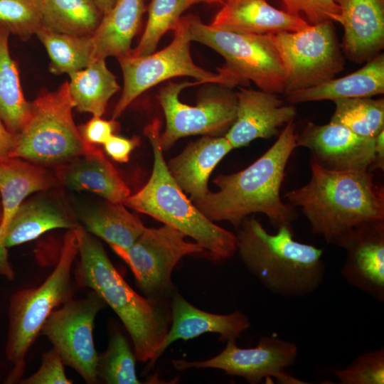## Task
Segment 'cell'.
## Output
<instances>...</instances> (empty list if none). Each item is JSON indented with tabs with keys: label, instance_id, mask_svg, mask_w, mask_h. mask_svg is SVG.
<instances>
[{
	"label": "cell",
	"instance_id": "f6af8a7d",
	"mask_svg": "<svg viewBox=\"0 0 384 384\" xmlns=\"http://www.w3.org/2000/svg\"><path fill=\"white\" fill-rule=\"evenodd\" d=\"M1 207L0 208V222H1Z\"/></svg>",
	"mask_w": 384,
	"mask_h": 384
},
{
	"label": "cell",
	"instance_id": "484cf974",
	"mask_svg": "<svg viewBox=\"0 0 384 384\" xmlns=\"http://www.w3.org/2000/svg\"><path fill=\"white\" fill-rule=\"evenodd\" d=\"M53 181L42 167L20 158L9 157L0 161V238L26 197L49 188Z\"/></svg>",
	"mask_w": 384,
	"mask_h": 384
},
{
	"label": "cell",
	"instance_id": "7a4b0ae2",
	"mask_svg": "<svg viewBox=\"0 0 384 384\" xmlns=\"http://www.w3.org/2000/svg\"><path fill=\"white\" fill-rule=\"evenodd\" d=\"M297 137L292 120L259 159L240 171L217 176L213 182L218 190L193 203L211 221H228L235 229L255 213L265 214L277 228L291 225L295 208L282 201L280 188L288 160L297 147Z\"/></svg>",
	"mask_w": 384,
	"mask_h": 384
},
{
	"label": "cell",
	"instance_id": "7bdbcfd3",
	"mask_svg": "<svg viewBox=\"0 0 384 384\" xmlns=\"http://www.w3.org/2000/svg\"><path fill=\"white\" fill-rule=\"evenodd\" d=\"M103 15L108 13L118 0H94Z\"/></svg>",
	"mask_w": 384,
	"mask_h": 384
},
{
	"label": "cell",
	"instance_id": "52a82bcc",
	"mask_svg": "<svg viewBox=\"0 0 384 384\" xmlns=\"http://www.w3.org/2000/svg\"><path fill=\"white\" fill-rule=\"evenodd\" d=\"M183 18L191 41L210 47L225 58V64L218 70L227 78L230 87L247 86L251 80L261 90L284 93V70L272 35L216 28L193 15Z\"/></svg>",
	"mask_w": 384,
	"mask_h": 384
},
{
	"label": "cell",
	"instance_id": "8992f818",
	"mask_svg": "<svg viewBox=\"0 0 384 384\" xmlns=\"http://www.w3.org/2000/svg\"><path fill=\"white\" fill-rule=\"evenodd\" d=\"M69 83L55 92L43 91L31 103L29 118L16 134L10 157L21 158L37 165L63 164L93 151L75 126Z\"/></svg>",
	"mask_w": 384,
	"mask_h": 384
},
{
	"label": "cell",
	"instance_id": "9c48e42d",
	"mask_svg": "<svg viewBox=\"0 0 384 384\" xmlns=\"http://www.w3.org/2000/svg\"><path fill=\"white\" fill-rule=\"evenodd\" d=\"M284 70V94L324 83L343 69L332 21L272 35Z\"/></svg>",
	"mask_w": 384,
	"mask_h": 384
},
{
	"label": "cell",
	"instance_id": "603a6c76",
	"mask_svg": "<svg viewBox=\"0 0 384 384\" xmlns=\"http://www.w3.org/2000/svg\"><path fill=\"white\" fill-rule=\"evenodd\" d=\"M232 149L225 137L204 136L190 143L167 166L178 186L193 201L210 191L208 181L211 172Z\"/></svg>",
	"mask_w": 384,
	"mask_h": 384
},
{
	"label": "cell",
	"instance_id": "3957f363",
	"mask_svg": "<svg viewBox=\"0 0 384 384\" xmlns=\"http://www.w3.org/2000/svg\"><path fill=\"white\" fill-rule=\"evenodd\" d=\"M74 230L80 256L75 270L78 284L95 291L112 309L132 338L136 358L150 363L170 327L169 300L138 294L115 269L100 242L83 227Z\"/></svg>",
	"mask_w": 384,
	"mask_h": 384
},
{
	"label": "cell",
	"instance_id": "6da1fadb",
	"mask_svg": "<svg viewBox=\"0 0 384 384\" xmlns=\"http://www.w3.org/2000/svg\"><path fill=\"white\" fill-rule=\"evenodd\" d=\"M311 177L285 194L299 208L311 232L338 245L355 230L384 222V188L370 171H336L310 159Z\"/></svg>",
	"mask_w": 384,
	"mask_h": 384
},
{
	"label": "cell",
	"instance_id": "1f68e13d",
	"mask_svg": "<svg viewBox=\"0 0 384 384\" xmlns=\"http://www.w3.org/2000/svg\"><path fill=\"white\" fill-rule=\"evenodd\" d=\"M335 110L330 122L341 124L355 134L375 137L384 129V100L350 97L334 100Z\"/></svg>",
	"mask_w": 384,
	"mask_h": 384
},
{
	"label": "cell",
	"instance_id": "44dd1931",
	"mask_svg": "<svg viewBox=\"0 0 384 384\" xmlns=\"http://www.w3.org/2000/svg\"><path fill=\"white\" fill-rule=\"evenodd\" d=\"M78 226L68 215L48 201L23 202L0 238V275L14 278L7 248L36 239L52 229L71 230Z\"/></svg>",
	"mask_w": 384,
	"mask_h": 384
},
{
	"label": "cell",
	"instance_id": "8fae6325",
	"mask_svg": "<svg viewBox=\"0 0 384 384\" xmlns=\"http://www.w3.org/2000/svg\"><path fill=\"white\" fill-rule=\"evenodd\" d=\"M186 237L164 224L158 228H146L127 250L111 247L129 266L144 297L169 300L175 291L171 274L179 261L187 255L204 254L198 243L186 241Z\"/></svg>",
	"mask_w": 384,
	"mask_h": 384
},
{
	"label": "cell",
	"instance_id": "ffe728a7",
	"mask_svg": "<svg viewBox=\"0 0 384 384\" xmlns=\"http://www.w3.org/2000/svg\"><path fill=\"white\" fill-rule=\"evenodd\" d=\"M210 25L219 29L260 35L296 32L310 26L300 16L277 9L266 0H225Z\"/></svg>",
	"mask_w": 384,
	"mask_h": 384
},
{
	"label": "cell",
	"instance_id": "836d02e7",
	"mask_svg": "<svg viewBox=\"0 0 384 384\" xmlns=\"http://www.w3.org/2000/svg\"><path fill=\"white\" fill-rule=\"evenodd\" d=\"M136 357L126 338L115 332L110 338L107 348L98 357L97 376L107 384H139Z\"/></svg>",
	"mask_w": 384,
	"mask_h": 384
},
{
	"label": "cell",
	"instance_id": "cb8c5ba5",
	"mask_svg": "<svg viewBox=\"0 0 384 384\" xmlns=\"http://www.w3.org/2000/svg\"><path fill=\"white\" fill-rule=\"evenodd\" d=\"M145 11L144 0H118L90 36L92 60L130 55Z\"/></svg>",
	"mask_w": 384,
	"mask_h": 384
},
{
	"label": "cell",
	"instance_id": "74e56055",
	"mask_svg": "<svg viewBox=\"0 0 384 384\" xmlns=\"http://www.w3.org/2000/svg\"><path fill=\"white\" fill-rule=\"evenodd\" d=\"M62 361L57 351L53 348L42 356V362L38 370L22 380L24 384H71L72 380L67 378Z\"/></svg>",
	"mask_w": 384,
	"mask_h": 384
},
{
	"label": "cell",
	"instance_id": "f1b7e54d",
	"mask_svg": "<svg viewBox=\"0 0 384 384\" xmlns=\"http://www.w3.org/2000/svg\"><path fill=\"white\" fill-rule=\"evenodd\" d=\"M41 27L73 36H91L103 14L94 0H41Z\"/></svg>",
	"mask_w": 384,
	"mask_h": 384
},
{
	"label": "cell",
	"instance_id": "d6986e66",
	"mask_svg": "<svg viewBox=\"0 0 384 384\" xmlns=\"http://www.w3.org/2000/svg\"><path fill=\"white\" fill-rule=\"evenodd\" d=\"M340 7L334 21L343 27L346 56L361 63L380 53L384 46V0H335Z\"/></svg>",
	"mask_w": 384,
	"mask_h": 384
},
{
	"label": "cell",
	"instance_id": "ab89813d",
	"mask_svg": "<svg viewBox=\"0 0 384 384\" xmlns=\"http://www.w3.org/2000/svg\"><path fill=\"white\" fill-rule=\"evenodd\" d=\"M139 138L133 137L131 139L112 134L104 144L106 153L114 161L127 162L132 151L139 144Z\"/></svg>",
	"mask_w": 384,
	"mask_h": 384
},
{
	"label": "cell",
	"instance_id": "30bf717a",
	"mask_svg": "<svg viewBox=\"0 0 384 384\" xmlns=\"http://www.w3.org/2000/svg\"><path fill=\"white\" fill-rule=\"evenodd\" d=\"M191 37L183 17L174 31L171 43L164 49L149 55L119 57L124 87L112 114L119 117L141 94L151 87L171 78L189 76L200 83H218L230 87L227 78L220 73H213L196 65L191 56Z\"/></svg>",
	"mask_w": 384,
	"mask_h": 384
},
{
	"label": "cell",
	"instance_id": "e0dca14e",
	"mask_svg": "<svg viewBox=\"0 0 384 384\" xmlns=\"http://www.w3.org/2000/svg\"><path fill=\"white\" fill-rule=\"evenodd\" d=\"M236 117L225 134L232 146L248 145L256 139H270L278 128L294 119V106L284 105L276 94L240 87L235 94Z\"/></svg>",
	"mask_w": 384,
	"mask_h": 384
},
{
	"label": "cell",
	"instance_id": "277c9868",
	"mask_svg": "<svg viewBox=\"0 0 384 384\" xmlns=\"http://www.w3.org/2000/svg\"><path fill=\"white\" fill-rule=\"evenodd\" d=\"M236 230V252L247 270L271 292L302 297L323 282V250L295 240L291 225H283L270 234L257 219L247 217Z\"/></svg>",
	"mask_w": 384,
	"mask_h": 384
},
{
	"label": "cell",
	"instance_id": "83f0119b",
	"mask_svg": "<svg viewBox=\"0 0 384 384\" xmlns=\"http://www.w3.org/2000/svg\"><path fill=\"white\" fill-rule=\"evenodd\" d=\"M84 228L107 242L111 247L127 250L146 227L142 220L126 209L122 203H107L88 210L82 218Z\"/></svg>",
	"mask_w": 384,
	"mask_h": 384
},
{
	"label": "cell",
	"instance_id": "ac0fdd59",
	"mask_svg": "<svg viewBox=\"0 0 384 384\" xmlns=\"http://www.w3.org/2000/svg\"><path fill=\"white\" fill-rule=\"evenodd\" d=\"M171 321L169 329L158 349L152 367L164 351L179 339L187 341L205 333L220 335L219 341L236 340L250 326L249 318L239 310L228 314H216L202 311L190 304L176 290L169 298Z\"/></svg>",
	"mask_w": 384,
	"mask_h": 384
},
{
	"label": "cell",
	"instance_id": "60d3db41",
	"mask_svg": "<svg viewBox=\"0 0 384 384\" xmlns=\"http://www.w3.org/2000/svg\"><path fill=\"white\" fill-rule=\"evenodd\" d=\"M16 139V134L10 132L0 119V161L10 157Z\"/></svg>",
	"mask_w": 384,
	"mask_h": 384
},
{
	"label": "cell",
	"instance_id": "ee69618b",
	"mask_svg": "<svg viewBox=\"0 0 384 384\" xmlns=\"http://www.w3.org/2000/svg\"><path fill=\"white\" fill-rule=\"evenodd\" d=\"M225 1V0H203V2L208 3V4H217V3L223 4Z\"/></svg>",
	"mask_w": 384,
	"mask_h": 384
},
{
	"label": "cell",
	"instance_id": "5b68a950",
	"mask_svg": "<svg viewBox=\"0 0 384 384\" xmlns=\"http://www.w3.org/2000/svg\"><path fill=\"white\" fill-rule=\"evenodd\" d=\"M160 131L158 119L145 127L144 134L154 154L152 173L146 185L123 203L192 238L212 262L220 263L230 259L236 252L235 234L215 225L185 196L164 159Z\"/></svg>",
	"mask_w": 384,
	"mask_h": 384
},
{
	"label": "cell",
	"instance_id": "9a60e30c",
	"mask_svg": "<svg viewBox=\"0 0 384 384\" xmlns=\"http://www.w3.org/2000/svg\"><path fill=\"white\" fill-rule=\"evenodd\" d=\"M297 145L307 148L312 160L331 170L370 171L375 163V137L359 136L331 122H309L297 134Z\"/></svg>",
	"mask_w": 384,
	"mask_h": 384
},
{
	"label": "cell",
	"instance_id": "d590c367",
	"mask_svg": "<svg viewBox=\"0 0 384 384\" xmlns=\"http://www.w3.org/2000/svg\"><path fill=\"white\" fill-rule=\"evenodd\" d=\"M334 373L341 384H383L384 347L361 354Z\"/></svg>",
	"mask_w": 384,
	"mask_h": 384
},
{
	"label": "cell",
	"instance_id": "d6a6232c",
	"mask_svg": "<svg viewBox=\"0 0 384 384\" xmlns=\"http://www.w3.org/2000/svg\"><path fill=\"white\" fill-rule=\"evenodd\" d=\"M203 0H151L148 6V20L143 35L131 54L134 56L154 53L161 37L178 26L181 14L190 6Z\"/></svg>",
	"mask_w": 384,
	"mask_h": 384
},
{
	"label": "cell",
	"instance_id": "7402d4cb",
	"mask_svg": "<svg viewBox=\"0 0 384 384\" xmlns=\"http://www.w3.org/2000/svg\"><path fill=\"white\" fill-rule=\"evenodd\" d=\"M56 176L68 188L87 191L107 201L123 203L130 196L129 188L97 146L60 165Z\"/></svg>",
	"mask_w": 384,
	"mask_h": 384
},
{
	"label": "cell",
	"instance_id": "f546056e",
	"mask_svg": "<svg viewBox=\"0 0 384 384\" xmlns=\"http://www.w3.org/2000/svg\"><path fill=\"white\" fill-rule=\"evenodd\" d=\"M9 33L0 30V119L14 134L26 124L31 113V102L24 97L18 70L10 55Z\"/></svg>",
	"mask_w": 384,
	"mask_h": 384
},
{
	"label": "cell",
	"instance_id": "2e32d148",
	"mask_svg": "<svg viewBox=\"0 0 384 384\" xmlns=\"http://www.w3.org/2000/svg\"><path fill=\"white\" fill-rule=\"evenodd\" d=\"M338 246L346 251L341 275L378 302H384V222L358 228Z\"/></svg>",
	"mask_w": 384,
	"mask_h": 384
},
{
	"label": "cell",
	"instance_id": "f35d334b",
	"mask_svg": "<svg viewBox=\"0 0 384 384\" xmlns=\"http://www.w3.org/2000/svg\"><path fill=\"white\" fill-rule=\"evenodd\" d=\"M117 123L114 120H105L99 116L93 115L78 130L82 138L92 145L103 144L116 130Z\"/></svg>",
	"mask_w": 384,
	"mask_h": 384
},
{
	"label": "cell",
	"instance_id": "e575fe53",
	"mask_svg": "<svg viewBox=\"0 0 384 384\" xmlns=\"http://www.w3.org/2000/svg\"><path fill=\"white\" fill-rule=\"evenodd\" d=\"M41 27V0H0V30L26 40Z\"/></svg>",
	"mask_w": 384,
	"mask_h": 384
},
{
	"label": "cell",
	"instance_id": "5bb4252c",
	"mask_svg": "<svg viewBox=\"0 0 384 384\" xmlns=\"http://www.w3.org/2000/svg\"><path fill=\"white\" fill-rule=\"evenodd\" d=\"M199 82H169L160 90L159 102L166 117V129L161 134L163 151L168 150L180 138L196 134L214 136L224 132L236 117L235 95L228 91L203 97L195 106L183 104L178 96L186 87Z\"/></svg>",
	"mask_w": 384,
	"mask_h": 384
},
{
	"label": "cell",
	"instance_id": "b9f144b4",
	"mask_svg": "<svg viewBox=\"0 0 384 384\" xmlns=\"http://www.w3.org/2000/svg\"><path fill=\"white\" fill-rule=\"evenodd\" d=\"M384 129L375 137V163L374 169L384 168Z\"/></svg>",
	"mask_w": 384,
	"mask_h": 384
},
{
	"label": "cell",
	"instance_id": "4dcf8cb0",
	"mask_svg": "<svg viewBox=\"0 0 384 384\" xmlns=\"http://www.w3.org/2000/svg\"><path fill=\"white\" fill-rule=\"evenodd\" d=\"M36 35L48 53L50 70L55 74H70L85 68L93 60L90 36L60 33L42 27Z\"/></svg>",
	"mask_w": 384,
	"mask_h": 384
},
{
	"label": "cell",
	"instance_id": "4316f807",
	"mask_svg": "<svg viewBox=\"0 0 384 384\" xmlns=\"http://www.w3.org/2000/svg\"><path fill=\"white\" fill-rule=\"evenodd\" d=\"M74 108L101 117L110 97L119 89L105 59H95L85 68L68 74Z\"/></svg>",
	"mask_w": 384,
	"mask_h": 384
},
{
	"label": "cell",
	"instance_id": "4fadbf2b",
	"mask_svg": "<svg viewBox=\"0 0 384 384\" xmlns=\"http://www.w3.org/2000/svg\"><path fill=\"white\" fill-rule=\"evenodd\" d=\"M297 356L296 343L278 336H265L255 347L242 348L236 345L235 340H230L215 357L199 361L176 359L172 360V363L178 370L219 369L228 375L243 378L251 384L273 378L282 384H306L285 370L295 363Z\"/></svg>",
	"mask_w": 384,
	"mask_h": 384
},
{
	"label": "cell",
	"instance_id": "7c38bea8",
	"mask_svg": "<svg viewBox=\"0 0 384 384\" xmlns=\"http://www.w3.org/2000/svg\"><path fill=\"white\" fill-rule=\"evenodd\" d=\"M107 306L95 291L82 299H70L53 310L44 322L41 334L57 351L64 365L73 368L88 384L97 381L92 331L97 313Z\"/></svg>",
	"mask_w": 384,
	"mask_h": 384
},
{
	"label": "cell",
	"instance_id": "8d00e7d4",
	"mask_svg": "<svg viewBox=\"0 0 384 384\" xmlns=\"http://www.w3.org/2000/svg\"><path fill=\"white\" fill-rule=\"evenodd\" d=\"M286 11L294 16L304 13L308 23L315 25L326 21H334L339 15L340 7L335 0H282Z\"/></svg>",
	"mask_w": 384,
	"mask_h": 384
},
{
	"label": "cell",
	"instance_id": "ba28073f",
	"mask_svg": "<svg viewBox=\"0 0 384 384\" xmlns=\"http://www.w3.org/2000/svg\"><path fill=\"white\" fill-rule=\"evenodd\" d=\"M78 254L74 229L64 238L59 260L51 274L39 287L17 292L9 305V327L6 353L18 373L24 358L50 313L72 299L71 270Z\"/></svg>",
	"mask_w": 384,
	"mask_h": 384
},
{
	"label": "cell",
	"instance_id": "d4e9b609",
	"mask_svg": "<svg viewBox=\"0 0 384 384\" xmlns=\"http://www.w3.org/2000/svg\"><path fill=\"white\" fill-rule=\"evenodd\" d=\"M384 92V55L379 53L359 70L340 78L304 90L285 94L290 104L335 100L350 97H370Z\"/></svg>",
	"mask_w": 384,
	"mask_h": 384
}]
</instances>
